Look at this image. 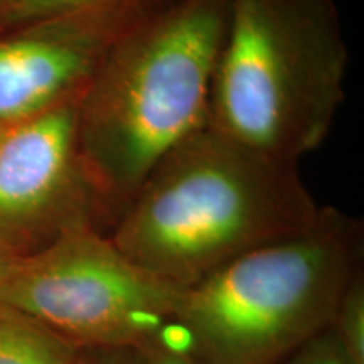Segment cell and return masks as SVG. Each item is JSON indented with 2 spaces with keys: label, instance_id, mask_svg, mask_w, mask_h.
Instances as JSON below:
<instances>
[{
  "label": "cell",
  "instance_id": "1",
  "mask_svg": "<svg viewBox=\"0 0 364 364\" xmlns=\"http://www.w3.org/2000/svg\"><path fill=\"white\" fill-rule=\"evenodd\" d=\"M321 208L297 164L206 125L150 171L108 236L136 267L184 290L241 255L307 230Z\"/></svg>",
  "mask_w": 364,
  "mask_h": 364
},
{
  "label": "cell",
  "instance_id": "2",
  "mask_svg": "<svg viewBox=\"0 0 364 364\" xmlns=\"http://www.w3.org/2000/svg\"><path fill=\"white\" fill-rule=\"evenodd\" d=\"M230 0H172L113 46L80 100V149L98 209L113 226L145 177L208 125Z\"/></svg>",
  "mask_w": 364,
  "mask_h": 364
},
{
  "label": "cell",
  "instance_id": "3",
  "mask_svg": "<svg viewBox=\"0 0 364 364\" xmlns=\"http://www.w3.org/2000/svg\"><path fill=\"white\" fill-rule=\"evenodd\" d=\"M361 260V221L322 206L307 230L182 290L169 344L203 364H285L332 326Z\"/></svg>",
  "mask_w": 364,
  "mask_h": 364
},
{
  "label": "cell",
  "instance_id": "4",
  "mask_svg": "<svg viewBox=\"0 0 364 364\" xmlns=\"http://www.w3.org/2000/svg\"><path fill=\"white\" fill-rule=\"evenodd\" d=\"M348 65L334 0H230L208 127L297 164L329 135Z\"/></svg>",
  "mask_w": 364,
  "mask_h": 364
},
{
  "label": "cell",
  "instance_id": "5",
  "mask_svg": "<svg viewBox=\"0 0 364 364\" xmlns=\"http://www.w3.org/2000/svg\"><path fill=\"white\" fill-rule=\"evenodd\" d=\"M181 295L182 289L136 267L93 226L17 258L0 282V302L78 349H142L166 341Z\"/></svg>",
  "mask_w": 364,
  "mask_h": 364
},
{
  "label": "cell",
  "instance_id": "6",
  "mask_svg": "<svg viewBox=\"0 0 364 364\" xmlns=\"http://www.w3.org/2000/svg\"><path fill=\"white\" fill-rule=\"evenodd\" d=\"M80 100L0 125V252L7 257H31L76 228L100 231L80 149Z\"/></svg>",
  "mask_w": 364,
  "mask_h": 364
},
{
  "label": "cell",
  "instance_id": "7",
  "mask_svg": "<svg viewBox=\"0 0 364 364\" xmlns=\"http://www.w3.org/2000/svg\"><path fill=\"white\" fill-rule=\"evenodd\" d=\"M172 0H110L0 33V125L83 97L113 46Z\"/></svg>",
  "mask_w": 364,
  "mask_h": 364
},
{
  "label": "cell",
  "instance_id": "8",
  "mask_svg": "<svg viewBox=\"0 0 364 364\" xmlns=\"http://www.w3.org/2000/svg\"><path fill=\"white\" fill-rule=\"evenodd\" d=\"M78 351L36 318L0 302V364H73Z\"/></svg>",
  "mask_w": 364,
  "mask_h": 364
},
{
  "label": "cell",
  "instance_id": "9",
  "mask_svg": "<svg viewBox=\"0 0 364 364\" xmlns=\"http://www.w3.org/2000/svg\"><path fill=\"white\" fill-rule=\"evenodd\" d=\"M331 331L354 364H364V280L354 277L341 299Z\"/></svg>",
  "mask_w": 364,
  "mask_h": 364
},
{
  "label": "cell",
  "instance_id": "10",
  "mask_svg": "<svg viewBox=\"0 0 364 364\" xmlns=\"http://www.w3.org/2000/svg\"><path fill=\"white\" fill-rule=\"evenodd\" d=\"M110 0H0V33Z\"/></svg>",
  "mask_w": 364,
  "mask_h": 364
},
{
  "label": "cell",
  "instance_id": "11",
  "mask_svg": "<svg viewBox=\"0 0 364 364\" xmlns=\"http://www.w3.org/2000/svg\"><path fill=\"white\" fill-rule=\"evenodd\" d=\"M285 364H354L331 327L304 346Z\"/></svg>",
  "mask_w": 364,
  "mask_h": 364
},
{
  "label": "cell",
  "instance_id": "12",
  "mask_svg": "<svg viewBox=\"0 0 364 364\" xmlns=\"http://www.w3.org/2000/svg\"><path fill=\"white\" fill-rule=\"evenodd\" d=\"M73 364H147V359L135 348H85Z\"/></svg>",
  "mask_w": 364,
  "mask_h": 364
},
{
  "label": "cell",
  "instance_id": "13",
  "mask_svg": "<svg viewBox=\"0 0 364 364\" xmlns=\"http://www.w3.org/2000/svg\"><path fill=\"white\" fill-rule=\"evenodd\" d=\"M140 351L144 353L147 364H203L194 356H191L188 351L164 343V341L150 344L147 348L140 349Z\"/></svg>",
  "mask_w": 364,
  "mask_h": 364
},
{
  "label": "cell",
  "instance_id": "14",
  "mask_svg": "<svg viewBox=\"0 0 364 364\" xmlns=\"http://www.w3.org/2000/svg\"><path fill=\"white\" fill-rule=\"evenodd\" d=\"M16 260H17V258H11V257H7L6 253L0 252V282L6 279L7 273L11 272V268H12L14 262H16Z\"/></svg>",
  "mask_w": 364,
  "mask_h": 364
}]
</instances>
